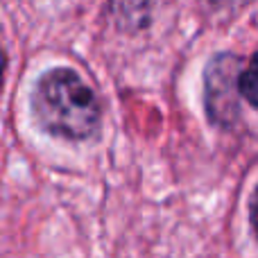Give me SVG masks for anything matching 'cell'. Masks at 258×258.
Wrapping results in <instances>:
<instances>
[{
	"label": "cell",
	"instance_id": "277c9868",
	"mask_svg": "<svg viewBox=\"0 0 258 258\" xmlns=\"http://www.w3.org/2000/svg\"><path fill=\"white\" fill-rule=\"evenodd\" d=\"M5 68H7V57H5V50L0 48V86L5 82Z\"/></svg>",
	"mask_w": 258,
	"mask_h": 258
},
{
	"label": "cell",
	"instance_id": "7a4b0ae2",
	"mask_svg": "<svg viewBox=\"0 0 258 258\" xmlns=\"http://www.w3.org/2000/svg\"><path fill=\"white\" fill-rule=\"evenodd\" d=\"M242 59L231 52L215 54L204 71V102L211 122L218 127L233 129L240 120L238 109V77L242 73Z\"/></svg>",
	"mask_w": 258,
	"mask_h": 258
},
{
	"label": "cell",
	"instance_id": "3957f363",
	"mask_svg": "<svg viewBox=\"0 0 258 258\" xmlns=\"http://www.w3.org/2000/svg\"><path fill=\"white\" fill-rule=\"evenodd\" d=\"M256 91H258V71H256V57L242 66V73L238 77V93L249 107H256Z\"/></svg>",
	"mask_w": 258,
	"mask_h": 258
},
{
	"label": "cell",
	"instance_id": "6da1fadb",
	"mask_svg": "<svg viewBox=\"0 0 258 258\" xmlns=\"http://www.w3.org/2000/svg\"><path fill=\"white\" fill-rule=\"evenodd\" d=\"M32 113L43 132L68 141L91 138L102 116L91 86L71 68H52L36 82Z\"/></svg>",
	"mask_w": 258,
	"mask_h": 258
}]
</instances>
